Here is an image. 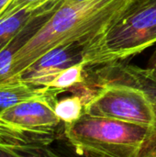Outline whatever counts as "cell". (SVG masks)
<instances>
[{
  "mask_svg": "<svg viewBox=\"0 0 156 157\" xmlns=\"http://www.w3.org/2000/svg\"><path fill=\"white\" fill-rule=\"evenodd\" d=\"M130 2L131 0H89L70 3L64 0L49 21L17 52L7 81L17 79L50 51L75 42L99 48L98 67L103 38Z\"/></svg>",
  "mask_w": 156,
  "mask_h": 157,
  "instance_id": "6da1fadb",
  "label": "cell"
},
{
  "mask_svg": "<svg viewBox=\"0 0 156 157\" xmlns=\"http://www.w3.org/2000/svg\"><path fill=\"white\" fill-rule=\"evenodd\" d=\"M86 84L93 91L86 114L156 129V107L150 96L112 65L87 68Z\"/></svg>",
  "mask_w": 156,
  "mask_h": 157,
  "instance_id": "7a4b0ae2",
  "label": "cell"
},
{
  "mask_svg": "<svg viewBox=\"0 0 156 157\" xmlns=\"http://www.w3.org/2000/svg\"><path fill=\"white\" fill-rule=\"evenodd\" d=\"M156 129L84 114L63 124L62 139L86 157H141Z\"/></svg>",
  "mask_w": 156,
  "mask_h": 157,
  "instance_id": "3957f363",
  "label": "cell"
},
{
  "mask_svg": "<svg viewBox=\"0 0 156 157\" xmlns=\"http://www.w3.org/2000/svg\"><path fill=\"white\" fill-rule=\"evenodd\" d=\"M57 99L25 102L0 113V148L34 150L61 139L63 123L53 110Z\"/></svg>",
  "mask_w": 156,
  "mask_h": 157,
  "instance_id": "277c9868",
  "label": "cell"
},
{
  "mask_svg": "<svg viewBox=\"0 0 156 157\" xmlns=\"http://www.w3.org/2000/svg\"><path fill=\"white\" fill-rule=\"evenodd\" d=\"M156 43V0H131L102 41L100 66L123 63Z\"/></svg>",
  "mask_w": 156,
  "mask_h": 157,
  "instance_id": "5b68a950",
  "label": "cell"
},
{
  "mask_svg": "<svg viewBox=\"0 0 156 157\" xmlns=\"http://www.w3.org/2000/svg\"><path fill=\"white\" fill-rule=\"evenodd\" d=\"M99 53V48L96 45L81 42L62 45L40 57L17 79L48 87L61 72L74 64L86 63L87 68L97 67Z\"/></svg>",
  "mask_w": 156,
  "mask_h": 157,
  "instance_id": "8992f818",
  "label": "cell"
},
{
  "mask_svg": "<svg viewBox=\"0 0 156 157\" xmlns=\"http://www.w3.org/2000/svg\"><path fill=\"white\" fill-rule=\"evenodd\" d=\"M64 0H50L43 9L0 51V83L8 80L13 60L24 45L49 21Z\"/></svg>",
  "mask_w": 156,
  "mask_h": 157,
  "instance_id": "52a82bcc",
  "label": "cell"
},
{
  "mask_svg": "<svg viewBox=\"0 0 156 157\" xmlns=\"http://www.w3.org/2000/svg\"><path fill=\"white\" fill-rule=\"evenodd\" d=\"M59 94L49 87L37 86L14 79L0 83V113L17 105L47 98H58Z\"/></svg>",
  "mask_w": 156,
  "mask_h": 157,
  "instance_id": "ba28073f",
  "label": "cell"
},
{
  "mask_svg": "<svg viewBox=\"0 0 156 157\" xmlns=\"http://www.w3.org/2000/svg\"><path fill=\"white\" fill-rule=\"evenodd\" d=\"M93 89L86 83L74 90L72 95L57 99L53 106L56 117L63 124H71L85 114V106Z\"/></svg>",
  "mask_w": 156,
  "mask_h": 157,
  "instance_id": "9c48e42d",
  "label": "cell"
},
{
  "mask_svg": "<svg viewBox=\"0 0 156 157\" xmlns=\"http://www.w3.org/2000/svg\"><path fill=\"white\" fill-rule=\"evenodd\" d=\"M47 3L37 8L21 10L13 16L0 20V51L43 9Z\"/></svg>",
  "mask_w": 156,
  "mask_h": 157,
  "instance_id": "30bf717a",
  "label": "cell"
},
{
  "mask_svg": "<svg viewBox=\"0 0 156 157\" xmlns=\"http://www.w3.org/2000/svg\"><path fill=\"white\" fill-rule=\"evenodd\" d=\"M86 75L87 66L86 63H80L61 72L48 87L55 90L59 95L67 91L71 92L86 83Z\"/></svg>",
  "mask_w": 156,
  "mask_h": 157,
  "instance_id": "8fae6325",
  "label": "cell"
},
{
  "mask_svg": "<svg viewBox=\"0 0 156 157\" xmlns=\"http://www.w3.org/2000/svg\"><path fill=\"white\" fill-rule=\"evenodd\" d=\"M116 71L126 79L141 86L152 98L156 107V77L149 75L144 68L136 65L119 63L115 65Z\"/></svg>",
  "mask_w": 156,
  "mask_h": 157,
  "instance_id": "7c38bea8",
  "label": "cell"
},
{
  "mask_svg": "<svg viewBox=\"0 0 156 157\" xmlns=\"http://www.w3.org/2000/svg\"><path fill=\"white\" fill-rule=\"evenodd\" d=\"M22 152L33 157H86L75 153L62 138L57 140L51 145L40 149L24 150Z\"/></svg>",
  "mask_w": 156,
  "mask_h": 157,
  "instance_id": "4fadbf2b",
  "label": "cell"
},
{
  "mask_svg": "<svg viewBox=\"0 0 156 157\" xmlns=\"http://www.w3.org/2000/svg\"><path fill=\"white\" fill-rule=\"evenodd\" d=\"M50 0H11L4 13L2 14L0 20L15 15L16 13L24 9H33L37 8Z\"/></svg>",
  "mask_w": 156,
  "mask_h": 157,
  "instance_id": "5bb4252c",
  "label": "cell"
},
{
  "mask_svg": "<svg viewBox=\"0 0 156 157\" xmlns=\"http://www.w3.org/2000/svg\"><path fill=\"white\" fill-rule=\"evenodd\" d=\"M141 157H156V132L148 141Z\"/></svg>",
  "mask_w": 156,
  "mask_h": 157,
  "instance_id": "9a60e30c",
  "label": "cell"
},
{
  "mask_svg": "<svg viewBox=\"0 0 156 157\" xmlns=\"http://www.w3.org/2000/svg\"><path fill=\"white\" fill-rule=\"evenodd\" d=\"M0 157H33L32 155L17 150L0 148Z\"/></svg>",
  "mask_w": 156,
  "mask_h": 157,
  "instance_id": "2e32d148",
  "label": "cell"
},
{
  "mask_svg": "<svg viewBox=\"0 0 156 157\" xmlns=\"http://www.w3.org/2000/svg\"><path fill=\"white\" fill-rule=\"evenodd\" d=\"M144 70L149 75L156 77V48L150 56V59L147 63V66L144 68Z\"/></svg>",
  "mask_w": 156,
  "mask_h": 157,
  "instance_id": "e0dca14e",
  "label": "cell"
},
{
  "mask_svg": "<svg viewBox=\"0 0 156 157\" xmlns=\"http://www.w3.org/2000/svg\"><path fill=\"white\" fill-rule=\"evenodd\" d=\"M10 2L11 0H0V17Z\"/></svg>",
  "mask_w": 156,
  "mask_h": 157,
  "instance_id": "ac0fdd59",
  "label": "cell"
},
{
  "mask_svg": "<svg viewBox=\"0 0 156 157\" xmlns=\"http://www.w3.org/2000/svg\"><path fill=\"white\" fill-rule=\"evenodd\" d=\"M66 1L70 3H82V2H86L89 0H66Z\"/></svg>",
  "mask_w": 156,
  "mask_h": 157,
  "instance_id": "d6986e66",
  "label": "cell"
}]
</instances>
